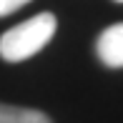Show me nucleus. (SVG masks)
Masks as SVG:
<instances>
[{
	"instance_id": "nucleus-5",
	"label": "nucleus",
	"mask_w": 123,
	"mask_h": 123,
	"mask_svg": "<svg viewBox=\"0 0 123 123\" xmlns=\"http://www.w3.org/2000/svg\"><path fill=\"white\" fill-rule=\"evenodd\" d=\"M116 3H123V0H116Z\"/></svg>"
},
{
	"instance_id": "nucleus-1",
	"label": "nucleus",
	"mask_w": 123,
	"mask_h": 123,
	"mask_svg": "<svg viewBox=\"0 0 123 123\" xmlns=\"http://www.w3.org/2000/svg\"><path fill=\"white\" fill-rule=\"evenodd\" d=\"M58 20L53 13H38L30 20L10 28L0 35V58L8 63H20V60L33 58L53 40Z\"/></svg>"
},
{
	"instance_id": "nucleus-4",
	"label": "nucleus",
	"mask_w": 123,
	"mask_h": 123,
	"mask_svg": "<svg viewBox=\"0 0 123 123\" xmlns=\"http://www.w3.org/2000/svg\"><path fill=\"white\" fill-rule=\"evenodd\" d=\"M28 3H30V0H0V18L15 13V10H20V8L28 5Z\"/></svg>"
},
{
	"instance_id": "nucleus-3",
	"label": "nucleus",
	"mask_w": 123,
	"mask_h": 123,
	"mask_svg": "<svg viewBox=\"0 0 123 123\" xmlns=\"http://www.w3.org/2000/svg\"><path fill=\"white\" fill-rule=\"evenodd\" d=\"M0 123H53L43 111L0 103Z\"/></svg>"
},
{
	"instance_id": "nucleus-2",
	"label": "nucleus",
	"mask_w": 123,
	"mask_h": 123,
	"mask_svg": "<svg viewBox=\"0 0 123 123\" xmlns=\"http://www.w3.org/2000/svg\"><path fill=\"white\" fill-rule=\"evenodd\" d=\"M96 53L108 68H123V23L108 25L96 40Z\"/></svg>"
}]
</instances>
